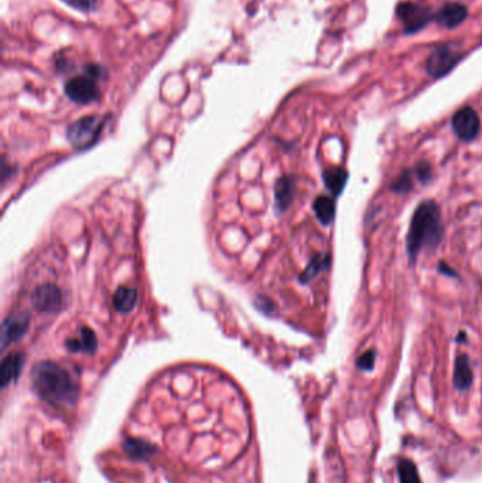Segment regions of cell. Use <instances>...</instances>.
<instances>
[{
	"instance_id": "8992f818",
	"label": "cell",
	"mask_w": 482,
	"mask_h": 483,
	"mask_svg": "<svg viewBox=\"0 0 482 483\" xmlns=\"http://www.w3.org/2000/svg\"><path fill=\"white\" fill-rule=\"evenodd\" d=\"M66 94L73 102L80 105H88L91 102L98 101L101 96L95 78L89 75L75 77L70 80L66 84Z\"/></svg>"
},
{
	"instance_id": "7a4b0ae2",
	"label": "cell",
	"mask_w": 482,
	"mask_h": 483,
	"mask_svg": "<svg viewBox=\"0 0 482 483\" xmlns=\"http://www.w3.org/2000/svg\"><path fill=\"white\" fill-rule=\"evenodd\" d=\"M34 390L41 399L55 406L73 404L78 397V386L70 373L54 362H40L31 372Z\"/></svg>"
},
{
	"instance_id": "5b68a950",
	"label": "cell",
	"mask_w": 482,
	"mask_h": 483,
	"mask_svg": "<svg viewBox=\"0 0 482 483\" xmlns=\"http://www.w3.org/2000/svg\"><path fill=\"white\" fill-rule=\"evenodd\" d=\"M103 125H105L103 117L85 116L70 126L67 132V138L74 147L87 149L98 139Z\"/></svg>"
},
{
	"instance_id": "277c9868",
	"label": "cell",
	"mask_w": 482,
	"mask_h": 483,
	"mask_svg": "<svg viewBox=\"0 0 482 483\" xmlns=\"http://www.w3.org/2000/svg\"><path fill=\"white\" fill-rule=\"evenodd\" d=\"M396 15L403 23V30L406 34L420 31L436 19V13L429 6L414 2L399 3L396 8Z\"/></svg>"
},
{
	"instance_id": "ac0fdd59",
	"label": "cell",
	"mask_w": 482,
	"mask_h": 483,
	"mask_svg": "<svg viewBox=\"0 0 482 483\" xmlns=\"http://www.w3.org/2000/svg\"><path fill=\"white\" fill-rule=\"evenodd\" d=\"M331 263V258L326 253H321V255H317L313 258V260L310 262V265L307 266V269L305 270V273L301 274L300 280L303 281V283H307L310 280H313L319 273L324 272Z\"/></svg>"
},
{
	"instance_id": "2e32d148",
	"label": "cell",
	"mask_w": 482,
	"mask_h": 483,
	"mask_svg": "<svg viewBox=\"0 0 482 483\" xmlns=\"http://www.w3.org/2000/svg\"><path fill=\"white\" fill-rule=\"evenodd\" d=\"M24 357L20 353L9 355L2 365V386L6 387L12 380H15L23 368Z\"/></svg>"
},
{
	"instance_id": "6da1fadb",
	"label": "cell",
	"mask_w": 482,
	"mask_h": 483,
	"mask_svg": "<svg viewBox=\"0 0 482 483\" xmlns=\"http://www.w3.org/2000/svg\"><path fill=\"white\" fill-rule=\"evenodd\" d=\"M444 235L441 211L436 201H425L418 204L416 208L407 237L406 248L409 255V262L413 265L423 249H434L440 245Z\"/></svg>"
},
{
	"instance_id": "3957f363",
	"label": "cell",
	"mask_w": 482,
	"mask_h": 483,
	"mask_svg": "<svg viewBox=\"0 0 482 483\" xmlns=\"http://www.w3.org/2000/svg\"><path fill=\"white\" fill-rule=\"evenodd\" d=\"M461 58H462V52L457 44H453V43L439 44L432 51V54L429 55L426 61L428 73L433 78H441L446 74H448L460 63Z\"/></svg>"
},
{
	"instance_id": "4fadbf2b",
	"label": "cell",
	"mask_w": 482,
	"mask_h": 483,
	"mask_svg": "<svg viewBox=\"0 0 482 483\" xmlns=\"http://www.w3.org/2000/svg\"><path fill=\"white\" fill-rule=\"evenodd\" d=\"M323 178H324V183H326V187L328 188V191L334 197H338V195H341V193L345 188L346 179H348V172L341 167H333V168H328L324 171Z\"/></svg>"
},
{
	"instance_id": "9c48e42d",
	"label": "cell",
	"mask_w": 482,
	"mask_h": 483,
	"mask_svg": "<svg viewBox=\"0 0 482 483\" xmlns=\"http://www.w3.org/2000/svg\"><path fill=\"white\" fill-rule=\"evenodd\" d=\"M29 324L30 317L27 313H17L8 317L3 324V348H6L9 343L20 341L23 335L27 332Z\"/></svg>"
},
{
	"instance_id": "30bf717a",
	"label": "cell",
	"mask_w": 482,
	"mask_h": 483,
	"mask_svg": "<svg viewBox=\"0 0 482 483\" xmlns=\"http://www.w3.org/2000/svg\"><path fill=\"white\" fill-rule=\"evenodd\" d=\"M468 16V9L457 2L446 3L436 12V22L447 29L460 26Z\"/></svg>"
},
{
	"instance_id": "cb8c5ba5",
	"label": "cell",
	"mask_w": 482,
	"mask_h": 483,
	"mask_svg": "<svg viewBox=\"0 0 482 483\" xmlns=\"http://www.w3.org/2000/svg\"><path fill=\"white\" fill-rule=\"evenodd\" d=\"M414 175L421 181V183H428L432 178V167L428 161H420L414 168Z\"/></svg>"
},
{
	"instance_id": "d6986e66",
	"label": "cell",
	"mask_w": 482,
	"mask_h": 483,
	"mask_svg": "<svg viewBox=\"0 0 482 483\" xmlns=\"http://www.w3.org/2000/svg\"><path fill=\"white\" fill-rule=\"evenodd\" d=\"M397 475L400 483H421L418 470L410 459L403 458L397 462Z\"/></svg>"
},
{
	"instance_id": "7402d4cb",
	"label": "cell",
	"mask_w": 482,
	"mask_h": 483,
	"mask_svg": "<svg viewBox=\"0 0 482 483\" xmlns=\"http://www.w3.org/2000/svg\"><path fill=\"white\" fill-rule=\"evenodd\" d=\"M64 2L68 6L80 10V12H84V13L95 12L99 8V0H64Z\"/></svg>"
},
{
	"instance_id": "d4e9b609",
	"label": "cell",
	"mask_w": 482,
	"mask_h": 483,
	"mask_svg": "<svg viewBox=\"0 0 482 483\" xmlns=\"http://www.w3.org/2000/svg\"><path fill=\"white\" fill-rule=\"evenodd\" d=\"M439 270L441 272V273H444V274H448V276H451V277H457L458 274L454 272V270H451L450 269V266H447L444 262H441L440 263V267H439Z\"/></svg>"
},
{
	"instance_id": "52a82bcc",
	"label": "cell",
	"mask_w": 482,
	"mask_h": 483,
	"mask_svg": "<svg viewBox=\"0 0 482 483\" xmlns=\"http://www.w3.org/2000/svg\"><path fill=\"white\" fill-rule=\"evenodd\" d=\"M453 131L458 136V139L464 142L474 140L479 131H481V122L479 116L472 107H462L453 116Z\"/></svg>"
},
{
	"instance_id": "603a6c76",
	"label": "cell",
	"mask_w": 482,
	"mask_h": 483,
	"mask_svg": "<svg viewBox=\"0 0 482 483\" xmlns=\"http://www.w3.org/2000/svg\"><path fill=\"white\" fill-rule=\"evenodd\" d=\"M375 359H377V355H375V350H368L365 352L364 355H360L356 360V368L360 369V371H372L374 366H375Z\"/></svg>"
},
{
	"instance_id": "44dd1931",
	"label": "cell",
	"mask_w": 482,
	"mask_h": 483,
	"mask_svg": "<svg viewBox=\"0 0 482 483\" xmlns=\"http://www.w3.org/2000/svg\"><path fill=\"white\" fill-rule=\"evenodd\" d=\"M413 177H414V172L413 170H406L403 171L397 179L393 183L392 186V190L397 194H404V193H409L411 188H413Z\"/></svg>"
},
{
	"instance_id": "8fae6325",
	"label": "cell",
	"mask_w": 482,
	"mask_h": 483,
	"mask_svg": "<svg viewBox=\"0 0 482 483\" xmlns=\"http://www.w3.org/2000/svg\"><path fill=\"white\" fill-rule=\"evenodd\" d=\"M472 369L471 362L467 355H460L455 359L454 365V387L457 390H467L472 385Z\"/></svg>"
},
{
	"instance_id": "484cf974",
	"label": "cell",
	"mask_w": 482,
	"mask_h": 483,
	"mask_svg": "<svg viewBox=\"0 0 482 483\" xmlns=\"http://www.w3.org/2000/svg\"><path fill=\"white\" fill-rule=\"evenodd\" d=\"M457 341H458V342H464V341H467V335H465V332H460V335L457 336Z\"/></svg>"
},
{
	"instance_id": "e0dca14e",
	"label": "cell",
	"mask_w": 482,
	"mask_h": 483,
	"mask_svg": "<svg viewBox=\"0 0 482 483\" xmlns=\"http://www.w3.org/2000/svg\"><path fill=\"white\" fill-rule=\"evenodd\" d=\"M313 209L319 218V221L323 225H330L335 216V202L331 197H326V195H320L314 204H313Z\"/></svg>"
},
{
	"instance_id": "ba28073f",
	"label": "cell",
	"mask_w": 482,
	"mask_h": 483,
	"mask_svg": "<svg viewBox=\"0 0 482 483\" xmlns=\"http://www.w3.org/2000/svg\"><path fill=\"white\" fill-rule=\"evenodd\" d=\"M31 304L41 313H57L63 309L64 297L58 287L52 284L40 285L31 295Z\"/></svg>"
},
{
	"instance_id": "ffe728a7",
	"label": "cell",
	"mask_w": 482,
	"mask_h": 483,
	"mask_svg": "<svg viewBox=\"0 0 482 483\" xmlns=\"http://www.w3.org/2000/svg\"><path fill=\"white\" fill-rule=\"evenodd\" d=\"M124 448L128 454H131L132 456L139 458V459L150 458L156 452V448L152 447L150 444H147L145 441H135V440H128L125 443Z\"/></svg>"
},
{
	"instance_id": "7c38bea8",
	"label": "cell",
	"mask_w": 482,
	"mask_h": 483,
	"mask_svg": "<svg viewBox=\"0 0 482 483\" xmlns=\"http://www.w3.org/2000/svg\"><path fill=\"white\" fill-rule=\"evenodd\" d=\"M66 345L71 352H80V353L91 355L98 348V339H96V335L91 329L81 328L80 335L68 339Z\"/></svg>"
},
{
	"instance_id": "5bb4252c",
	"label": "cell",
	"mask_w": 482,
	"mask_h": 483,
	"mask_svg": "<svg viewBox=\"0 0 482 483\" xmlns=\"http://www.w3.org/2000/svg\"><path fill=\"white\" fill-rule=\"evenodd\" d=\"M294 178L293 177H283L277 181L275 195H276V207L279 211H284L289 208L294 198Z\"/></svg>"
},
{
	"instance_id": "9a60e30c",
	"label": "cell",
	"mask_w": 482,
	"mask_h": 483,
	"mask_svg": "<svg viewBox=\"0 0 482 483\" xmlns=\"http://www.w3.org/2000/svg\"><path fill=\"white\" fill-rule=\"evenodd\" d=\"M138 301V291L131 287H119L113 295V307L119 313H131Z\"/></svg>"
}]
</instances>
